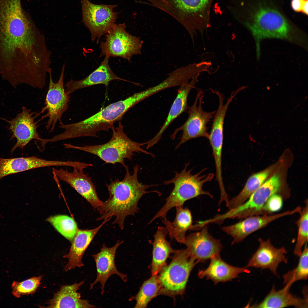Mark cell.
Segmentation results:
<instances>
[{
	"mask_svg": "<svg viewBox=\"0 0 308 308\" xmlns=\"http://www.w3.org/2000/svg\"><path fill=\"white\" fill-rule=\"evenodd\" d=\"M0 36L7 57L17 48L27 57L40 56L48 49L44 35L22 8L21 0H0Z\"/></svg>",
	"mask_w": 308,
	"mask_h": 308,
	"instance_id": "1",
	"label": "cell"
},
{
	"mask_svg": "<svg viewBox=\"0 0 308 308\" xmlns=\"http://www.w3.org/2000/svg\"><path fill=\"white\" fill-rule=\"evenodd\" d=\"M258 5L253 8L239 2L233 11V15L242 23L252 34L258 60L261 55V41L265 39L285 40L307 50L308 37L304 32L290 23L274 7L265 2Z\"/></svg>",
	"mask_w": 308,
	"mask_h": 308,
	"instance_id": "2",
	"label": "cell"
},
{
	"mask_svg": "<svg viewBox=\"0 0 308 308\" xmlns=\"http://www.w3.org/2000/svg\"><path fill=\"white\" fill-rule=\"evenodd\" d=\"M124 167L126 173L122 180H111L109 184L106 185L109 197L104 202L101 216L97 219L99 221L115 217L113 223L117 224L122 230L124 228L126 217L134 215L138 212V202L143 196L151 192L160 194L157 191H147L157 185H143L139 182L137 177L139 169L137 165L134 167L132 174L130 173L128 166L126 165Z\"/></svg>",
	"mask_w": 308,
	"mask_h": 308,
	"instance_id": "3",
	"label": "cell"
},
{
	"mask_svg": "<svg viewBox=\"0 0 308 308\" xmlns=\"http://www.w3.org/2000/svg\"><path fill=\"white\" fill-rule=\"evenodd\" d=\"M141 102L138 92L124 100L112 103L96 114L81 121L60 125L64 131L59 136L62 140L81 137H98V132L108 131L114 127V123L121 121L129 109Z\"/></svg>",
	"mask_w": 308,
	"mask_h": 308,
	"instance_id": "4",
	"label": "cell"
},
{
	"mask_svg": "<svg viewBox=\"0 0 308 308\" xmlns=\"http://www.w3.org/2000/svg\"><path fill=\"white\" fill-rule=\"evenodd\" d=\"M123 125L120 121L118 126L112 129L113 134L110 139L107 142L100 145L77 146L70 143H64V147L82 151L99 157L106 163L114 165L119 163L124 167L125 159L131 160L134 153H142L155 157L153 153L143 149L141 147L146 145V142L139 143L130 139L124 132Z\"/></svg>",
	"mask_w": 308,
	"mask_h": 308,
	"instance_id": "5",
	"label": "cell"
},
{
	"mask_svg": "<svg viewBox=\"0 0 308 308\" xmlns=\"http://www.w3.org/2000/svg\"><path fill=\"white\" fill-rule=\"evenodd\" d=\"M189 163H186L185 167L179 173L175 172V177L171 180L165 181V185L173 184L174 188L168 197L166 199L164 205L151 219L149 224L159 217L166 216L168 212L172 208L183 206L187 200L202 195H206L212 198V196L203 189L204 184L211 181L214 175L209 173L203 174L206 170L205 168L198 173H191L192 169L187 171Z\"/></svg>",
	"mask_w": 308,
	"mask_h": 308,
	"instance_id": "6",
	"label": "cell"
},
{
	"mask_svg": "<svg viewBox=\"0 0 308 308\" xmlns=\"http://www.w3.org/2000/svg\"><path fill=\"white\" fill-rule=\"evenodd\" d=\"M174 253L170 264L159 273V295L173 297L183 294L190 273L197 264L186 249L177 250Z\"/></svg>",
	"mask_w": 308,
	"mask_h": 308,
	"instance_id": "7",
	"label": "cell"
},
{
	"mask_svg": "<svg viewBox=\"0 0 308 308\" xmlns=\"http://www.w3.org/2000/svg\"><path fill=\"white\" fill-rule=\"evenodd\" d=\"M125 23L115 24L107 33L104 42H101V56L120 57L129 62L132 56L141 54L143 42L139 37L129 34Z\"/></svg>",
	"mask_w": 308,
	"mask_h": 308,
	"instance_id": "8",
	"label": "cell"
},
{
	"mask_svg": "<svg viewBox=\"0 0 308 308\" xmlns=\"http://www.w3.org/2000/svg\"><path fill=\"white\" fill-rule=\"evenodd\" d=\"M203 96V91L199 90L193 104L191 106H188L187 111L189 116L187 119L171 135V139H174L179 131L183 132L181 140L176 146L175 149L191 139L201 137L208 139L209 133L207 131V125L213 118L215 111L206 112L202 110Z\"/></svg>",
	"mask_w": 308,
	"mask_h": 308,
	"instance_id": "9",
	"label": "cell"
},
{
	"mask_svg": "<svg viewBox=\"0 0 308 308\" xmlns=\"http://www.w3.org/2000/svg\"><path fill=\"white\" fill-rule=\"evenodd\" d=\"M65 65L64 64L59 78L56 82L52 80L51 69L48 72L49 82L48 92L44 102V106L41 111V113L46 112L41 119L48 117L45 126L47 130L53 132L58 122L62 123L61 118L63 114L68 110L70 97L66 91L64 85V77Z\"/></svg>",
	"mask_w": 308,
	"mask_h": 308,
	"instance_id": "10",
	"label": "cell"
},
{
	"mask_svg": "<svg viewBox=\"0 0 308 308\" xmlns=\"http://www.w3.org/2000/svg\"><path fill=\"white\" fill-rule=\"evenodd\" d=\"M281 189L280 176L278 173H275L253 192L247 201L221 214V218L223 220L230 218L241 219L261 215L262 207L268 199L274 194H280L279 193Z\"/></svg>",
	"mask_w": 308,
	"mask_h": 308,
	"instance_id": "11",
	"label": "cell"
},
{
	"mask_svg": "<svg viewBox=\"0 0 308 308\" xmlns=\"http://www.w3.org/2000/svg\"><path fill=\"white\" fill-rule=\"evenodd\" d=\"M82 22L90 31L93 41L97 43L104 35L115 25L117 13L114 11L117 5H97L89 0H81Z\"/></svg>",
	"mask_w": 308,
	"mask_h": 308,
	"instance_id": "12",
	"label": "cell"
},
{
	"mask_svg": "<svg viewBox=\"0 0 308 308\" xmlns=\"http://www.w3.org/2000/svg\"><path fill=\"white\" fill-rule=\"evenodd\" d=\"M41 113V111L33 112L31 109L23 106L21 112L15 118L10 120L1 118L9 125L8 128L12 133L11 139H17V142L11 150V153L18 147L23 149L32 140L39 141L41 138L37 131L39 121H35Z\"/></svg>",
	"mask_w": 308,
	"mask_h": 308,
	"instance_id": "13",
	"label": "cell"
},
{
	"mask_svg": "<svg viewBox=\"0 0 308 308\" xmlns=\"http://www.w3.org/2000/svg\"><path fill=\"white\" fill-rule=\"evenodd\" d=\"M83 170L73 168V171L70 172L61 168L59 169L53 168L52 172L60 180L73 187L100 214L104 202L98 197L96 186L91 178L84 174Z\"/></svg>",
	"mask_w": 308,
	"mask_h": 308,
	"instance_id": "14",
	"label": "cell"
},
{
	"mask_svg": "<svg viewBox=\"0 0 308 308\" xmlns=\"http://www.w3.org/2000/svg\"><path fill=\"white\" fill-rule=\"evenodd\" d=\"M208 224L203 226L201 231L186 236L184 244L187 251L197 263L204 262L208 260L220 255L222 247L219 240L210 235Z\"/></svg>",
	"mask_w": 308,
	"mask_h": 308,
	"instance_id": "15",
	"label": "cell"
},
{
	"mask_svg": "<svg viewBox=\"0 0 308 308\" xmlns=\"http://www.w3.org/2000/svg\"><path fill=\"white\" fill-rule=\"evenodd\" d=\"M295 208L275 214L251 216L244 220L232 225L224 226L222 230L233 238L232 244L242 241L247 236L263 228L273 221L283 216L292 215L298 212Z\"/></svg>",
	"mask_w": 308,
	"mask_h": 308,
	"instance_id": "16",
	"label": "cell"
},
{
	"mask_svg": "<svg viewBox=\"0 0 308 308\" xmlns=\"http://www.w3.org/2000/svg\"><path fill=\"white\" fill-rule=\"evenodd\" d=\"M123 242V240H118L114 246L110 248L107 247L104 244L99 252L92 255L96 264L97 277L94 281L90 284V290L92 289L94 285L99 282L101 284V294L103 295L105 292V286L106 281L114 274L118 275L124 282H127V275L120 272L117 269L115 263L116 250Z\"/></svg>",
	"mask_w": 308,
	"mask_h": 308,
	"instance_id": "17",
	"label": "cell"
},
{
	"mask_svg": "<svg viewBox=\"0 0 308 308\" xmlns=\"http://www.w3.org/2000/svg\"><path fill=\"white\" fill-rule=\"evenodd\" d=\"M259 245L257 250L249 260L246 267L268 269L277 275V268L280 263L287 262L285 256L287 251L282 247L279 248L274 246L269 239L264 240L258 239Z\"/></svg>",
	"mask_w": 308,
	"mask_h": 308,
	"instance_id": "18",
	"label": "cell"
},
{
	"mask_svg": "<svg viewBox=\"0 0 308 308\" xmlns=\"http://www.w3.org/2000/svg\"><path fill=\"white\" fill-rule=\"evenodd\" d=\"M199 74H196L189 82L180 86L176 98L172 105L165 122L155 136L146 142L147 149L151 147L156 144L161 138L164 132L174 120L187 110L188 96L198 82V77Z\"/></svg>",
	"mask_w": 308,
	"mask_h": 308,
	"instance_id": "19",
	"label": "cell"
},
{
	"mask_svg": "<svg viewBox=\"0 0 308 308\" xmlns=\"http://www.w3.org/2000/svg\"><path fill=\"white\" fill-rule=\"evenodd\" d=\"M110 219L109 218L104 219L100 225L94 229H78L71 242L69 252L63 256L68 260L64 267L65 271L74 269L76 267L80 268L84 266L82 258L85 251L99 230Z\"/></svg>",
	"mask_w": 308,
	"mask_h": 308,
	"instance_id": "20",
	"label": "cell"
},
{
	"mask_svg": "<svg viewBox=\"0 0 308 308\" xmlns=\"http://www.w3.org/2000/svg\"><path fill=\"white\" fill-rule=\"evenodd\" d=\"M110 57L105 56L100 66L88 76L80 80L71 79L65 87L67 93L70 95L76 91L94 85L102 84L108 87L112 81L116 80L130 82L118 77L113 72L109 64Z\"/></svg>",
	"mask_w": 308,
	"mask_h": 308,
	"instance_id": "21",
	"label": "cell"
},
{
	"mask_svg": "<svg viewBox=\"0 0 308 308\" xmlns=\"http://www.w3.org/2000/svg\"><path fill=\"white\" fill-rule=\"evenodd\" d=\"M291 286L285 285L282 289L276 290L273 285L269 293L258 303L255 304L253 308H283L292 306L297 308H308L307 294L304 293V297L300 298L295 296L289 292Z\"/></svg>",
	"mask_w": 308,
	"mask_h": 308,
	"instance_id": "22",
	"label": "cell"
},
{
	"mask_svg": "<svg viewBox=\"0 0 308 308\" xmlns=\"http://www.w3.org/2000/svg\"><path fill=\"white\" fill-rule=\"evenodd\" d=\"M210 259L208 266L205 270H199L198 276L201 279L206 277L207 279L211 280L215 284L220 282L231 281L237 278L240 273L250 272L246 267H236L227 264L222 260L220 255Z\"/></svg>",
	"mask_w": 308,
	"mask_h": 308,
	"instance_id": "23",
	"label": "cell"
},
{
	"mask_svg": "<svg viewBox=\"0 0 308 308\" xmlns=\"http://www.w3.org/2000/svg\"><path fill=\"white\" fill-rule=\"evenodd\" d=\"M84 282L82 281L72 285H62L60 290L54 293L52 299L48 302L46 308H91L96 307L90 304L86 299H80L81 295L77 292Z\"/></svg>",
	"mask_w": 308,
	"mask_h": 308,
	"instance_id": "24",
	"label": "cell"
},
{
	"mask_svg": "<svg viewBox=\"0 0 308 308\" xmlns=\"http://www.w3.org/2000/svg\"><path fill=\"white\" fill-rule=\"evenodd\" d=\"M168 232L166 228L159 226L154 236L153 246L152 259L151 264L152 275L157 274L163 267L166 265V260L171 253L177 250L171 248L170 243L166 240Z\"/></svg>",
	"mask_w": 308,
	"mask_h": 308,
	"instance_id": "25",
	"label": "cell"
},
{
	"mask_svg": "<svg viewBox=\"0 0 308 308\" xmlns=\"http://www.w3.org/2000/svg\"><path fill=\"white\" fill-rule=\"evenodd\" d=\"M176 215L174 221L171 222L167 219L166 216L163 218V222L171 239H174L178 242L184 244L187 231L192 227V216L190 210L183 206L176 207Z\"/></svg>",
	"mask_w": 308,
	"mask_h": 308,
	"instance_id": "26",
	"label": "cell"
},
{
	"mask_svg": "<svg viewBox=\"0 0 308 308\" xmlns=\"http://www.w3.org/2000/svg\"><path fill=\"white\" fill-rule=\"evenodd\" d=\"M274 167L273 166L270 167L251 176L240 193L229 201L227 206L229 210L237 207L245 202L251 195L265 182Z\"/></svg>",
	"mask_w": 308,
	"mask_h": 308,
	"instance_id": "27",
	"label": "cell"
},
{
	"mask_svg": "<svg viewBox=\"0 0 308 308\" xmlns=\"http://www.w3.org/2000/svg\"><path fill=\"white\" fill-rule=\"evenodd\" d=\"M40 161L35 156L4 159L0 157V180L9 175L38 168Z\"/></svg>",
	"mask_w": 308,
	"mask_h": 308,
	"instance_id": "28",
	"label": "cell"
},
{
	"mask_svg": "<svg viewBox=\"0 0 308 308\" xmlns=\"http://www.w3.org/2000/svg\"><path fill=\"white\" fill-rule=\"evenodd\" d=\"M159 290L157 274L152 275L144 282L137 294L129 300H136L135 308H146L150 301L159 295Z\"/></svg>",
	"mask_w": 308,
	"mask_h": 308,
	"instance_id": "29",
	"label": "cell"
},
{
	"mask_svg": "<svg viewBox=\"0 0 308 308\" xmlns=\"http://www.w3.org/2000/svg\"><path fill=\"white\" fill-rule=\"evenodd\" d=\"M46 220L62 236L72 242L78 229L72 218L66 215H58L51 216Z\"/></svg>",
	"mask_w": 308,
	"mask_h": 308,
	"instance_id": "30",
	"label": "cell"
},
{
	"mask_svg": "<svg viewBox=\"0 0 308 308\" xmlns=\"http://www.w3.org/2000/svg\"><path fill=\"white\" fill-rule=\"evenodd\" d=\"M307 243L305 244L304 249L299 256V263L297 267L283 275L284 283L292 286L295 281L307 279L308 275V248Z\"/></svg>",
	"mask_w": 308,
	"mask_h": 308,
	"instance_id": "31",
	"label": "cell"
},
{
	"mask_svg": "<svg viewBox=\"0 0 308 308\" xmlns=\"http://www.w3.org/2000/svg\"><path fill=\"white\" fill-rule=\"evenodd\" d=\"M300 216L295 223L298 228L297 236L294 250V254L299 256L304 244L307 243L308 239V202L305 201V206L300 213Z\"/></svg>",
	"mask_w": 308,
	"mask_h": 308,
	"instance_id": "32",
	"label": "cell"
},
{
	"mask_svg": "<svg viewBox=\"0 0 308 308\" xmlns=\"http://www.w3.org/2000/svg\"><path fill=\"white\" fill-rule=\"evenodd\" d=\"M43 276L33 277L20 282L14 281L11 285L12 294L17 298L35 293L40 284Z\"/></svg>",
	"mask_w": 308,
	"mask_h": 308,
	"instance_id": "33",
	"label": "cell"
},
{
	"mask_svg": "<svg viewBox=\"0 0 308 308\" xmlns=\"http://www.w3.org/2000/svg\"><path fill=\"white\" fill-rule=\"evenodd\" d=\"M284 201L282 197L278 194L271 196L264 205L261 215H271L279 211L282 207Z\"/></svg>",
	"mask_w": 308,
	"mask_h": 308,
	"instance_id": "34",
	"label": "cell"
},
{
	"mask_svg": "<svg viewBox=\"0 0 308 308\" xmlns=\"http://www.w3.org/2000/svg\"><path fill=\"white\" fill-rule=\"evenodd\" d=\"M308 0H291V5L292 9L297 12L308 15Z\"/></svg>",
	"mask_w": 308,
	"mask_h": 308,
	"instance_id": "35",
	"label": "cell"
}]
</instances>
